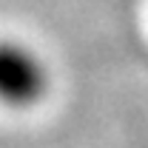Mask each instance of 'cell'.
<instances>
[{"label": "cell", "mask_w": 148, "mask_h": 148, "mask_svg": "<svg viewBox=\"0 0 148 148\" xmlns=\"http://www.w3.org/2000/svg\"><path fill=\"white\" fill-rule=\"evenodd\" d=\"M49 86L40 57L14 40H0V100L6 106H32Z\"/></svg>", "instance_id": "cell-1"}]
</instances>
